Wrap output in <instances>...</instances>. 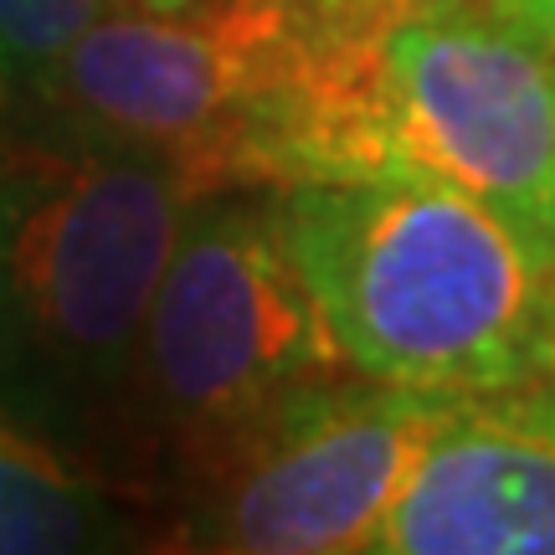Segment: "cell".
Returning <instances> with one entry per match:
<instances>
[{
    "mask_svg": "<svg viewBox=\"0 0 555 555\" xmlns=\"http://www.w3.org/2000/svg\"><path fill=\"white\" fill-rule=\"evenodd\" d=\"M206 196L176 159L129 144L0 150V319L82 380L134 371L144 319Z\"/></svg>",
    "mask_w": 555,
    "mask_h": 555,
    "instance_id": "2",
    "label": "cell"
},
{
    "mask_svg": "<svg viewBox=\"0 0 555 555\" xmlns=\"http://www.w3.org/2000/svg\"><path fill=\"white\" fill-rule=\"evenodd\" d=\"M448 401L356 371L319 380L201 468L185 535L242 555L371 551Z\"/></svg>",
    "mask_w": 555,
    "mask_h": 555,
    "instance_id": "6",
    "label": "cell"
},
{
    "mask_svg": "<svg viewBox=\"0 0 555 555\" xmlns=\"http://www.w3.org/2000/svg\"><path fill=\"white\" fill-rule=\"evenodd\" d=\"M103 11H114V0H0V67L41 73Z\"/></svg>",
    "mask_w": 555,
    "mask_h": 555,
    "instance_id": "9",
    "label": "cell"
},
{
    "mask_svg": "<svg viewBox=\"0 0 555 555\" xmlns=\"http://www.w3.org/2000/svg\"><path fill=\"white\" fill-rule=\"evenodd\" d=\"M37 82L88 139L176 159L217 196L232 185H283L304 62L258 11H103Z\"/></svg>",
    "mask_w": 555,
    "mask_h": 555,
    "instance_id": "5",
    "label": "cell"
},
{
    "mask_svg": "<svg viewBox=\"0 0 555 555\" xmlns=\"http://www.w3.org/2000/svg\"><path fill=\"white\" fill-rule=\"evenodd\" d=\"M114 509L47 442L0 422V555H67L114 540Z\"/></svg>",
    "mask_w": 555,
    "mask_h": 555,
    "instance_id": "8",
    "label": "cell"
},
{
    "mask_svg": "<svg viewBox=\"0 0 555 555\" xmlns=\"http://www.w3.org/2000/svg\"><path fill=\"white\" fill-rule=\"evenodd\" d=\"M139 391L196 478L278 406L345 376L273 206L201 196L139 339Z\"/></svg>",
    "mask_w": 555,
    "mask_h": 555,
    "instance_id": "3",
    "label": "cell"
},
{
    "mask_svg": "<svg viewBox=\"0 0 555 555\" xmlns=\"http://www.w3.org/2000/svg\"><path fill=\"white\" fill-rule=\"evenodd\" d=\"M371 551L555 555V376L448 401Z\"/></svg>",
    "mask_w": 555,
    "mask_h": 555,
    "instance_id": "7",
    "label": "cell"
},
{
    "mask_svg": "<svg viewBox=\"0 0 555 555\" xmlns=\"http://www.w3.org/2000/svg\"><path fill=\"white\" fill-rule=\"evenodd\" d=\"M360 170H427L555 253V37L499 0H397L360 73Z\"/></svg>",
    "mask_w": 555,
    "mask_h": 555,
    "instance_id": "4",
    "label": "cell"
},
{
    "mask_svg": "<svg viewBox=\"0 0 555 555\" xmlns=\"http://www.w3.org/2000/svg\"><path fill=\"white\" fill-rule=\"evenodd\" d=\"M499 5H509L515 16L535 21L540 31H551V37H555V0H499Z\"/></svg>",
    "mask_w": 555,
    "mask_h": 555,
    "instance_id": "10",
    "label": "cell"
},
{
    "mask_svg": "<svg viewBox=\"0 0 555 555\" xmlns=\"http://www.w3.org/2000/svg\"><path fill=\"white\" fill-rule=\"evenodd\" d=\"M273 211L356 376L442 397L555 376V253L489 201L386 165L283 185Z\"/></svg>",
    "mask_w": 555,
    "mask_h": 555,
    "instance_id": "1",
    "label": "cell"
}]
</instances>
